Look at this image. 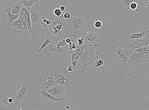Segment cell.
I'll return each instance as SVG.
<instances>
[{
	"label": "cell",
	"instance_id": "1",
	"mask_svg": "<svg viewBox=\"0 0 149 110\" xmlns=\"http://www.w3.org/2000/svg\"><path fill=\"white\" fill-rule=\"evenodd\" d=\"M134 52L129 49L112 46L109 50V58L114 66L126 68L127 62Z\"/></svg>",
	"mask_w": 149,
	"mask_h": 110
},
{
	"label": "cell",
	"instance_id": "2",
	"mask_svg": "<svg viewBox=\"0 0 149 110\" xmlns=\"http://www.w3.org/2000/svg\"><path fill=\"white\" fill-rule=\"evenodd\" d=\"M11 98L13 99L15 107L21 102L29 104L32 100V89L30 84L27 81L24 82L22 87L19 90L14 91L11 90Z\"/></svg>",
	"mask_w": 149,
	"mask_h": 110
},
{
	"label": "cell",
	"instance_id": "3",
	"mask_svg": "<svg viewBox=\"0 0 149 110\" xmlns=\"http://www.w3.org/2000/svg\"><path fill=\"white\" fill-rule=\"evenodd\" d=\"M94 53V48L90 44L82 53L74 68V72L77 75L80 76L84 72L90 63Z\"/></svg>",
	"mask_w": 149,
	"mask_h": 110
},
{
	"label": "cell",
	"instance_id": "4",
	"mask_svg": "<svg viewBox=\"0 0 149 110\" xmlns=\"http://www.w3.org/2000/svg\"><path fill=\"white\" fill-rule=\"evenodd\" d=\"M35 84L36 85V91L44 90L46 91L58 85L52 70L43 73L40 78L38 79L37 82L35 83Z\"/></svg>",
	"mask_w": 149,
	"mask_h": 110
},
{
	"label": "cell",
	"instance_id": "5",
	"mask_svg": "<svg viewBox=\"0 0 149 110\" xmlns=\"http://www.w3.org/2000/svg\"><path fill=\"white\" fill-rule=\"evenodd\" d=\"M31 24L34 34H39L42 28L44 14L39 5L36 3L30 9Z\"/></svg>",
	"mask_w": 149,
	"mask_h": 110
},
{
	"label": "cell",
	"instance_id": "6",
	"mask_svg": "<svg viewBox=\"0 0 149 110\" xmlns=\"http://www.w3.org/2000/svg\"><path fill=\"white\" fill-rule=\"evenodd\" d=\"M51 70L58 85L65 87H69L71 77L69 75L67 67L57 66Z\"/></svg>",
	"mask_w": 149,
	"mask_h": 110
},
{
	"label": "cell",
	"instance_id": "7",
	"mask_svg": "<svg viewBox=\"0 0 149 110\" xmlns=\"http://www.w3.org/2000/svg\"><path fill=\"white\" fill-rule=\"evenodd\" d=\"M47 50L46 54L55 59L63 60L67 58L71 57L69 54L70 50L68 44L64 47H60L50 44L47 47Z\"/></svg>",
	"mask_w": 149,
	"mask_h": 110
},
{
	"label": "cell",
	"instance_id": "8",
	"mask_svg": "<svg viewBox=\"0 0 149 110\" xmlns=\"http://www.w3.org/2000/svg\"><path fill=\"white\" fill-rule=\"evenodd\" d=\"M86 23L84 18L81 16L77 15L71 17L70 25L75 34V38H78L81 37L84 32Z\"/></svg>",
	"mask_w": 149,
	"mask_h": 110
},
{
	"label": "cell",
	"instance_id": "9",
	"mask_svg": "<svg viewBox=\"0 0 149 110\" xmlns=\"http://www.w3.org/2000/svg\"><path fill=\"white\" fill-rule=\"evenodd\" d=\"M20 17V13L17 15H14L10 12V8L7 7L6 11L3 13L1 17V25L5 31H10V27L13 22L18 19Z\"/></svg>",
	"mask_w": 149,
	"mask_h": 110
},
{
	"label": "cell",
	"instance_id": "10",
	"mask_svg": "<svg viewBox=\"0 0 149 110\" xmlns=\"http://www.w3.org/2000/svg\"><path fill=\"white\" fill-rule=\"evenodd\" d=\"M100 34V32L98 30H91L89 32L84 31L82 36L89 44L96 45L102 41Z\"/></svg>",
	"mask_w": 149,
	"mask_h": 110
},
{
	"label": "cell",
	"instance_id": "11",
	"mask_svg": "<svg viewBox=\"0 0 149 110\" xmlns=\"http://www.w3.org/2000/svg\"><path fill=\"white\" fill-rule=\"evenodd\" d=\"M36 93L38 99L44 101L49 105H53L59 103L61 102L64 99V97L61 99H56L53 97L44 90L36 91Z\"/></svg>",
	"mask_w": 149,
	"mask_h": 110
},
{
	"label": "cell",
	"instance_id": "12",
	"mask_svg": "<svg viewBox=\"0 0 149 110\" xmlns=\"http://www.w3.org/2000/svg\"><path fill=\"white\" fill-rule=\"evenodd\" d=\"M47 92L53 97L56 99L63 98L65 94V90L63 86L59 85L54 86Z\"/></svg>",
	"mask_w": 149,
	"mask_h": 110
},
{
	"label": "cell",
	"instance_id": "13",
	"mask_svg": "<svg viewBox=\"0 0 149 110\" xmlns=\"http://www.w3.org/2000/svg\"><path fill=\"white\" fill-rule=\"evenodd\" d=\"M23 23L19 18L13 22L10 26V31L25 34Z\"/></svg>",
	"mask_w": 149,
	"mask_h": 110
},
{
	"label": "cell",
	"instance_id": "14",
	"mask_svg": "<svg viewBox=\"0 0 149 110\" xmlns=\"http://www.w3.org/2000/svg\"><path fill=\"white\" fill-rule=\"evenodd\" d=\"M139 58L138 52H134L128 59L126 63V68L130 65L139 63Z\"/></svg>",
	"mask_w": 149,
	"mask_h": 110
},
{
	"label": "cell",
	"instance_id": "15",
	"mask_svg": "<svg viewBox=\"0 0 149 110\" xmlns=\"http://www.w3.org/2000/svg\"><path fill=\"white\" fill-rule=\"evenodd\" d=\"M51 25L54 26L59 30L62 32L64 27V23L60 18H56L51 21Z\"/></svg>",
	"mask_w": 149,
	"mask_h": 110
},
{
	"label": "cell",
	"instance_id": "16",
	"mask_svg": "<svg viewBox=\"0 0 149 110\" xmlns=\"http://www.w3.org/2000/svg\"><path fill=\"white\" fill-rule=\"evenodd\" d=\"M22 4L20 2L13 4L10 8V13L13 15H17L20 13Z\"/></svg>",
	"mask_w": 149,
	"mask_h": 110
},
{
	"label": "cell",
	"instance_id": "17",
	"mask_svg": "<svg viewBox=\"0 0 149 110\" xmlns=\"http://www.w3.org/2000/svg\"><path fill=\"white\" fill-rule=\"evenodd\" d=\"M24 29L25 34L34 33V29L32 25L31 22L25 20L23 23Z\"/></svg>",
	"mask_w": 149,
	"mask_h": 110
},
{
	"label": "cell",
	"instance_id": "18",
	"mask_svg": "<svg viewBox=\"0 0 149 110\" xmlns=\"http://www.w3.org/2000/svg\"><path fill=\"white\" fill-rule=\"evenodd\" d=\"M19 2L21 3L25 7L30 9L36 3L40 2L38 0H25V1H18Z\"/></svg>",
	"mask_w": 149,
	"mask_h": 110
},
{
	"label": "cell",
	"instance_id": "19",
	"mask_svg": "<svg viewBox=\"0 0 149 110\" xmlns=\"http://www.w3.org/2000/svg\"><path fill=\"white\" fill-rule=\"evenodd\" d=\"M145 33L144 31L141 33H133L129 36L127 38L129 40L142 39L145 37Z\"/></svg>",
	"mask_w": 149,
	"mask_h": 110
},
{
	"label": "cell",
	"instance_id": "20",
	"mask_svg": "<svg viewBox=\"0 0 149 110\" xmlns=\"http://www.w3.org/2000/svg\"><path fill=\"white\" fill-rule=\"evenodd\" d=\"M81 55L79 54H74L71 55L70 59L71 65L73 66L74 68L76 67L77 62H78Z\"/></svg>",
	"mask_w": 149,
	"mask_h": 110
},
{
	"label": "cell",
	"instance_id": "21",
	"mask_svg": "<svg viewBox=\"0 0 149 110\" xmlns=\"http://www.w3.org/2000/svg\"><path fill=\"white\" fill-rule=\"evenodd\" d=\"M138 54L139 59V63H142V62L149 63V55L140 53H138Z\"/></svg>",
	"mask_w": 149,
	"mask_h": 110
},
{
	"label": "cell",
	"instance_id": "22",
	"mask_svg": "<svg viewBox=\"0 0 149 110\" xmlns=\"http://www.w3.org/2000/svg\"><path fill=\"white\" fill-rule=\"evenodd\" d=\"M51 33L55 36H58L62 34V32L59 30L55 26L51 25L49 27Z\"/></svg>",
	"mask_w": 149,
	"mask_h": 110
},
{
	"label": "cell",
	"instance_id": "23",
	"mask_svg": "<svg viewBox=\"0 0 149 110\" xmlns=\"http://www.w3.org/2000/svg\"><path fill=\"white\" fill-rule=\"evenodd\" d=\"M53 43V40L52 38L47 37L46 38V39L43 45L41 47L40 49L38 50V52H40L42 49L44 48V47L47 46L49 44H52Z\"/></svg>",
	"mask_w": 149,
	"mask_h": 110
},
{
	"label": "cell",
	"instance_id": "24",
	"mask_svg": "<svg viewBox=\"0 0 149 110\" xmlns=\"http://www.w3.org/2000/svg\"><path fill=\"white\" fill-rule=\"evenodd\" d=\"M30 11V9H29L22 5L21 10L20 13V18L24 19V17L26 14Z\"/></svg>",
	"mask_w": 149,
	"mask_h": 110
},
{
	"label": "cell",
	"instance_id": "25",
	"mask_svg": "<svg viewBox=\"0 0 149 110\" xmlns=\"http://www.w3.org/2000/svg\"><path fill=\"white\" fill-rule=\"evenodd\" d=\"M135 0H123L122 1V2L125 8L127 9L128 10H130V5Z\"/></svg>",
	"mask_w": 149,
	"mask_h": 110
},
{
	"label": "cell",
	"instance_id": "26",
	"mask_svg": "<svg viewBox=\"0 0 149 110\" xmlns=\"http://www.w3.org/2000/svg\"><path fill=\"white\" fill-rule=\"evenodd\" d=\"M0 110H12L10 103L8 105H5L2 101L0 104Z\"/></svg>",
	"mask_w": 149,
	"mask_h": 110
},
{
	"label": "cell",
	"instance_id": "27",
	"mask_svg": "<svg viewBox=\"0 0 149 110\" xmlns=\"http://www.w3.org/2000/svg\"><path fill=\"white\" fill-rule=\"evenodd\" d=\"M134 52L143 53L149 55V53L147 49V47L140 48L136 49Z\"/></svg>",
	"mask_w": 149,
	"mask_h": 110
},
{
	"label": "cell",
	"instance_id": "28",
	"mask_svg": "<svg viewBox=\"0 0 149 110\" xmlns=\"http://www.w3.org/2000/svg\"><path fill=\"white\" fill-rule=\"evenodd\" d=\"M71 3V4L72 5L76 7H81L83 4V2L84 1H80V0H74V1H73V0H70L69 1Z\"/></svg>",
	"mask_w": 149,
	"mask_h": 110
},
{
	"label": "cell",
	"instance_id": "29",
	"mask_svg": "<svg viewBox=\"0 0 149 110\" xmlns=\"http://www.w3.org/2000/svg\"><path fill=\"white\" fill-rule=\"evenodd\" d=\"M138 1L137 0H135L131 4L130 6V10H135L138 7Z\"/></svg>",
	"mask_w": 149,
	"mask_h": 110
},
{
	"label": "cell",
	"instance_id": "30",
	"mask_svg": "<svg viewBox=\"0 0 149 110\" xmlns=\"http://www.w3.org/2000/svg\"><path fill=\"white\" fill-rule=\"evenodd\" d=\"M69 52H72L74 50H75L77 47V45L76 43L75 42H73L71 41V42L69 44Z\"/></svg>",
	"mask_w": 149,
	"mask_h": 110
},
{
	"label": "cell",
	"instance_id": "31",
	"mask_svg": "<svg viewBox=\"0 0 149 110\" xmlns=\"http://www.w3.org/2000/svg\"><path fill=\"white\" fill-rule=\"evenodd\" d=\"M43 26L45 28H47L49 27V26L51 25V21H50V20L47 19L45 18L44 17V16L43 17Z\"/></svg>",
	"mask_w": 149,
	"mask_h": 110
},
{
	"label": "cell",
	"instance_id": "32",
	"mask_svg": "<svg viewBox=\"0 0 149 110\" xmlns=\"http://www.w3.org/2000/svg\"><path fill=\"white\" fill-rule=\"evenodd\" d=\"M53 13L55 16L59 17L62 15V11L59 9H56L53 11Z\"/></svg>",
	"mask_w": 149,
	"mask_h": 110
},
{
	"label": "cell",
	"instance_id": "33",
	"mask_svg": "<svg viewBox=\"0 0 149 110\" xmlns=\"http://www.w3.org/2000/svg\"><path fill=\"white\" fill-rule=\"evenodd\" d=\"M94 26L96 28H101L102 27V23L99 20L96 21L94 23Z\"/></svg>",
	"mask_w": 149,
	"mask_h": 110
},
{
	"label": "cell",
	"instance_id": "34",
	"mask_svg": "<svg viewBox=\"0 0 149 110\" xmlns=\"http://www.w3.org/2000/svg\"><path fill=\"white\" fill-rule=\"evenodd\" d=\"M31 13L30 11L26 14L24 17V20H28V21L31 22Z\"/></svg>",
	"mask_w": 149,
	"mask_h": 110
},
{
	"label": "cell",
	"instance_id": "35",
	"mask_svg": "<svg viewBox=\"0 0 149 110\" xmlns=\"http://www.w3.org/2000/svg\"><path fill=\"white\" fill-rule=\"evenodd\" d=\"M103 62L102 60H99L96 61L95 62L94 66L96 67H99L103 64Z\"/></svg>",
	"mask_w": 149,
	"mask_h": 110
},
{
	"label": "cell",
	"instance_id": "36",
	"mask_svg": "<svg viewBox=\"0 0 149 110\" xmlns=\"http://www.w3.org/2000/svg\"><path fill=\"white\" fill-rule=\"evenodd\" d=\"M68 44L66 43V42H65V40H63L59 42L57 44L56 46L60 47H64L68 45Z\"/></svg>",
	"mask_w": 149,
	"mask_h": 110
},
{
	"label": "cell",
	"instance_id": "37",
	"mask_svg": "<svg viewBox=\"0 0 149 110\" xmlns=\"http://www.w3.org/2000/svg\"><path fill=\"white\" fill-rule=\"evenodd\" d=\"M67 68V70L69 74L70 72H72L73 71H74V67L72 65H70Z\"/></svg>",
	"mask_w": 149,
	"mask_h": 110
},
{
	"label": "cell",
	"instance_id": "38",
	"mask_svg": "<svg viewBox=\"0 0 149 110\" xmlns=\"http://www.w3.org/2000/svg\"><path fill=\"white\" fill-rule=\"evenodd\" d=\"M63 17L65 19H69L70 17V13L69 12H65L64 13V15Z\"/></svg>",
	"mask_w": 149,
	"mask_h": 110
},
{
	"label": "cell",
	"instance_id": "39",
	"mask_svg": "<svg viewBox=\"0 0 149 110\" xmlns=\"http://www.w3.org/2000/svg\"><path fill=\"white\" fill-rule=\"evenodd\" d=\"M8 99H9L8 98H5L3 99L2 102L4 104H5V105H8V104L10 103L9 102Z\"/></svg>",
	"mask_w": 149,
	"mask_h": 110
},
{
	"label": "cell",
	"instance_id": "40",
	"mask_svg": "<svg viewBox=\"0 0 149 110\" xmlns=\"http://www.w3.org/2000/svg\"><path fill=\"white\" fill-rule=\"evenodd\" d=\"M65 41L66 43L68 44H69L72 41L69 38H67V39H65Z\"/></svg>",
	"mask_w": 149,
	"mask_h": 110
},
{
	"label": "cell",
	"instance_id": "41",
	"mask_svg": "<svg viewBox=\"0 0 149 110\" xmlns=\"http://www.w3.org/2000/svg\"><path fill=\"white\" fill-rule=\"evenodd\" d=\"M59 9L62 11H64L65 10V7L63 6H61Z\"/></svg>",
	"mask_w": 149,
	"mask_h": 110
},
{
	"label": "cell",
	"instance_id": "42",
	"mask_svg": "<svg viewBox=\"0 0 149 110\" xmlns=\"http://www.w3.org/2000/svg\"><path fill=\"white\" fill-rule=\"evenodd\" d=\"M8 101L10 103H11L13 102V100L12 98H9V99Z\"/></svg>",
	"mask_w": 149,
	"mask_h": 110
},
{
	"label": "cell",
	"instance_id": "43",
	"mask_svg": "<svg viewBox=\"0 0 149 110\" xmlns=\"http://www.w3.org/2000/svg\"><path fill=\"white\" fill-rule=\"evenodd\" d=\"M20 110H24V109H20Z\"/></svg>",
	"mask_w": 149,
	"mask_h": 110
}]
</instances>
